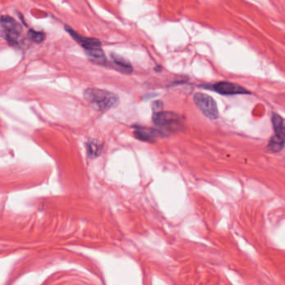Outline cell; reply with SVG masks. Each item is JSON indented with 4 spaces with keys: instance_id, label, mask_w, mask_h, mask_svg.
<instances>
[{
    "instance_id": "1",
    "label": "cell",
    "mask_w": 285,
    "mask_h": 285,
    "mask_svg": "<svg viewBox=\"0 0 285 285\" xmlns=\"http://www.w3.org/2000/svg\"><path fill=\"white\" fill-rule=\"evenodd\" d=\"M84 98L94 107L101 111L115 108L119 103L118 95L104 89H87L84 91Z\"/></svg>"
},
{
    "instance_id": "2",
    "label": "cell",
    "mask_w": 285,
    "mask_h": 285,
    "mask_svg": "<svg viewBox=\"0 0 285 285\" xmlns=\"http://www.w3.org/2000/svg\"><path fill=\"white\" fill-rule=\"evenodd\" d=\"M152 121L161 129L170 132H178L184 128V118L174 112L161 111L155 113Z\"/></svg>"
},
{
    "instance_id": "3",
    "label": "cell",
    "mask_w": 285,
    "mask_h": 285,
    "mask_svg": "<svg viewBox=\"0 0 285 285\" xmlns=\"http://www.w3.org/2000/svg\"><path fill=\"white\" fill-rule=\"evenodd\" d=\"M0 26L2 29V36L9 45L14 47H18L20 45L23 30L17 21L8 15H4L0 18Z\"/></svg>"
},
{
    "instance_id": "4",
    "label": "cell",
    "mask_w": 285,
    "mask_h": 285,
    "mask_svg": "<svg viewBox=\"0 0 285 285\" xmlns=\"http://www.w3.org/2000/svg\"><path fill=\"white\" fill-rule=\"evenodd\" d=\"M193 101L207 118L210 119H217L219 116L217 104L211 96L203 93H196L193 95Z\"/></svg>"
},
{
    "instance_id": "5",
    "label": "cell",
    "mask_w": 285,
    "mask_h": 285,
    "mask_svg": "<svg viewBox=\"0 0 285 285\" xmlns=\"http://www.w3.org/2000/svg\"><path fill=\"white\" fill-rule=\"evenodd\" d=\"M214 91L223 95H246L250 94L244 87L238 85L237 83L230 82H220L214 84Z\"/></svg>"
},
{
    "instance_id": "6",
    "label": "cell",
    "mask_w": 285,
    "mask_h": 285,
    "mask_svg": "<svg viewBox=\"0 0 285 285\" xmlns=\"http://www.w3.org/2000/svg\"><path fill=\"white\" fill-rule=\"evenodd\" d=\"M65 30H67L68 34L71 36L72 38L75 39L79 45H81L85 49V51L101 48V42L99 41L98 39L88 38V37L80 35V34L76 33L75 30H72L71 28L68 27V26H66Z\"/></svg>"
},
{
    "instance_id": "7",
    "label": "cell",
    "mask_w": 285,
    "mask_h": 285,
    "mask_svg": "<svg viewBox=\"0 0 285 285\" xmlns=\"http://www.w3.org/2000/svg\"><path fill=\"white\" fill-rule=\"evenodd\" d=\"M137 140L143 142H155L158 136L163 135L160 131L155 130L154 128H137L134 132Z\"/></svg>"
},
{
    "instance_id": "8",
    "label": "cell",
    "mask_w": 285,
    "mask_h": 285,
    "mask_svg": "<svg viewBox=\"0 0 285 285\" xmlns=\"http://www.w3.org/2000/svg\"><path fill=\"white\" fill-rule=\"evenodd\" d=\"M111 58L113 60L114 68L118 71L121 72L123 74H131L133 72V67L131 65L130 62L125 58L117 55V54H111Z\"/></svg>"
},
{
    "instance_id": "9",
    "label": "cell",
    "mask_w": 285,
    "mask_h": 285,
    "mask_svg": "<svg viewBox=\"0 0 285 285\" xmlns=\"http://www.w3.org/2000/svg\"><path fill=\"white\" fill-rule=\"evenodd\" d=\"M272 124L274 129V136L285 141V125L284 119L277 113L272 114Z\"/></svg>"
},
{
    "instance_id": "10",
    "label": "cell",
    "mask_w": 285,
    "mask_h": 285,
    "mask_svg": "<svg viewBox=\"0 0 285 285\" xmlns=\"http://www.w3.org/2000/svg\"><path fill=\"white\" fill-rule=\"evenodd\" d=\"M87 155L90 158H95L101 155L103 144L97 140H89L86 142Z\"/></svg>"
},
{
    "instance_id": "11",
    "label": "cell",
    "mask_w": 285,
    "mask_h": 285,
    "mask_svg": "<svg viewBox=\"0 0 285 285\" xmlns=\"http://www.w3.org/2000/svg\"><path fill=\"white\" fill-rule=\"evenodd\" d=\"M86 54L89 56L90 60L94 61V62L97 63L105 64L107 63V59H106L105 54H104V52L101 48L87 50Z\"/></svg>"
},
{
    "instance_id": "12",
    "label": "cell",
    "mask_w": 285,
    "mask_h": 285,
    "mask_svg": "<svg viewBox=\"0 0 285 285\" xmlns=\"http://www.w3.org/2000/svg\"><path fill=\"white\" fill-rule=\"evenodd\" d=\"M285 143V140H280L279 138H277V137L273 135V136L271 138L270 141L269 142L268 149L270 150L271 152L280 151V150L284 148Z\"/></svg>"
},
{
    "instance_id": "13",
    "label": "cell",
    "mask_w": 285,
    "mask_h": 285,
    "mask_svg": "<svg viewBox=\"0 0 285 285\" xmlns=\"http://www.w3.org/2000/svg\"><path fill=\"white\" fill-rule=\"evenodd\" d=\"M45 37H46V35L43 32H39V31H35V30H29V32H28V38L30 40L34 42V43H37V44L44 41L45 39Z\"/></svg>"
},
{
    "instance_id": "14",
    "label": "cell",
    "mask_w": 285,
    "mask_h": 285,
    "mask_svg": "<svg viewBox=\"0 0 285 285\" xmlns=\"http://www.w3.org/2000/svg\"><path fill=\"white\" fill-rule=\"evenodd\" d=\"M152 109L153 110L158 113V112H161L163 109V104L161 101H155L153 102V104L151 105Z\"/></svg>"
}]
</instances>
